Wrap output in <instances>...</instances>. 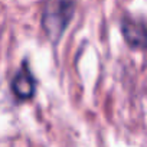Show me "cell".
<instances>
[{
  "label": "cell",
  "instance_id": "1",
  "mask_svg": "<svg viewBox=\"0 0 147 147\" xmlns=\"http://www.w3.org/2000/svg\"><path fill=\"white\" fill-rule=\"evenodd\" d=\"M75 12V0H48L42 15V28L51 42L56 43Z\"/></svg>",
  "mask_w": 147,
  "mask_h": 147
},
{
  "label": "cell",
  "instance_id": "3",
  "mask_svg": "<svg viewBox=\"0 0 147 147\" xmlns=\"http://www.w3.org/2000/svg\"><path fill=\"white\" fill-rule=\"evenodd\" d=\"M12 92L13 95L20 100V101H26L30 100L35 95V90H36V82H35V77L29 69L28 62H23L20 69L15 74V77L12 80Z\"/></svg>",
  "mask_w": 147,
  "mask_h": 147
},
{
  "label": "cell",
  "instance_id": "2",
  "mask_svg": "<svg viewBox=\"0 0 147 147\" xmlns=\"http://www.w3.org/2000/svg\"><path fill=\"white\" fill-rule=\"evenodd\" d=\"M121 33L127 45L133 49L147 48V25L136 18H124L121 22Z\"/></svg>",
  "mask_w": 147,
  "mask_h": 147
}]
</instances>
